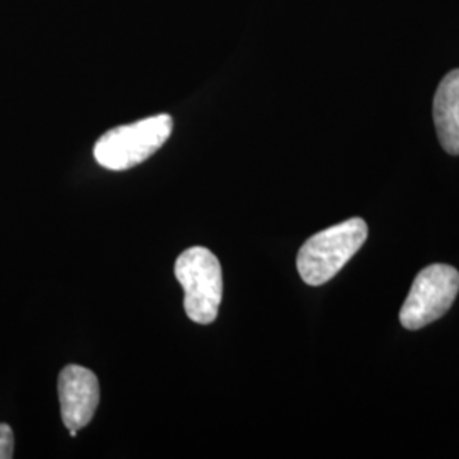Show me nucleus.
Returning <instances> with one entry per match:
<instances>
[{
	"mask_svg": "<svg viewBox=\"0 0 459 459\" xmlns=\"http://www.w3.org/2000/svg\"><path fill=\"white\" fill-rule=\"evenodd\" d=\"M434 123L444 150L459 155V68L449 72L437 87Z\"/></svg>",
	"mask_w": 459,
	"mask_h": 459,
	"instance_id": "423d86ee",
	"label": "nucleus"
},
{
	"mask_svg": "<svg viewBox=\"0 0 459 459\" xmlns=\"http://www.w3.org/2000/svg\"><path fill=\"white\" fill-rule=\"evenodd\" d=\"M58 396L66 429H82L98 411L100 390L99 379L91 369L70 364L58 377Z\"/></svg>",
	"mask_w": 459,
	"mask_h": 459,
	"instance_id": "39448f33",
	"label": "nucleus"
},
{
	"mask_svg": "<svg viewBox=\"0 0 459 459\" xmlns=\"http://www.w3.org/2000/svg\"><path fill=\"white\" fill-rule=\"evenodd\" d=\"M174 274L184 290L187 316L201 325L213 324L223 298V273L218 257L204 247H191L178 257Z\"/></svg>",
	"mask_w": 459,
	"mask_h": 459,
	"instance_id": "f03ea898",
	"label": "nucleus"
},
{
	"mask_svg": "<svg viewBox=\"0 0 459 459\" xmlns=\"http://www.w3.org/2000/svg\"><path fill=\"white\" fill-rule=\"evenodd\" d=\"M459 293V273L446 264H432L422 269L411 284L400 322L409 330H419L441 318Z\"/></svg>",
	"mask_w": 459,
	"mask_h": 459,
	"instance_id": "20e7f679",
	"label": "nucleus"
},
{
	"mask_svg": "<svg viewBox=\"0 0 459 459\" xmlns=\"http://www.w3.org/2000/svg\"><path fill=\"white\" fill-rule=\"evenodd\" d=\"M368 238V225L361 218H351L318 231L298 252V273L310 286H322L349 263Z\"/></svg>",
	"mask_w": 459,
	"mask_h": 459,
	"instance_id": "f257e3e1",
	"label": "nucleus"
},
{
	"mask_svg": "<svg viewBox=\"0 0 459 459\" xmlns=\"http://www.w3.org/2000/svg\"><path fill=\"white\" fill-rule=\"evenodd\" d=\"M14 455V434L7 424H0V459H11Z\"/></svg>",
	"mask_w": 459,
	"mask_h": 459,
	"instance_id": "0eeeda50",
	"label": "nucleus"
},
{
	"mask_svg": "<svg viewBox=\"0 0 459 459\" xmlns=\"http://www.w3.org/2000/svg\"><path fill=\"white\" fill-rule=\"evenodd\" d=\"M172 117L152 116L133 125L117 126L104 133L94 147L98 164L109 170H128L145 162L160 150L172 134Z\"/></svg>",
	"mask_w": 459,
	"mask_h": 459,
	"instance_id": "7ed1b4c3",
	"label": "nucleus"
}]
</instances>
